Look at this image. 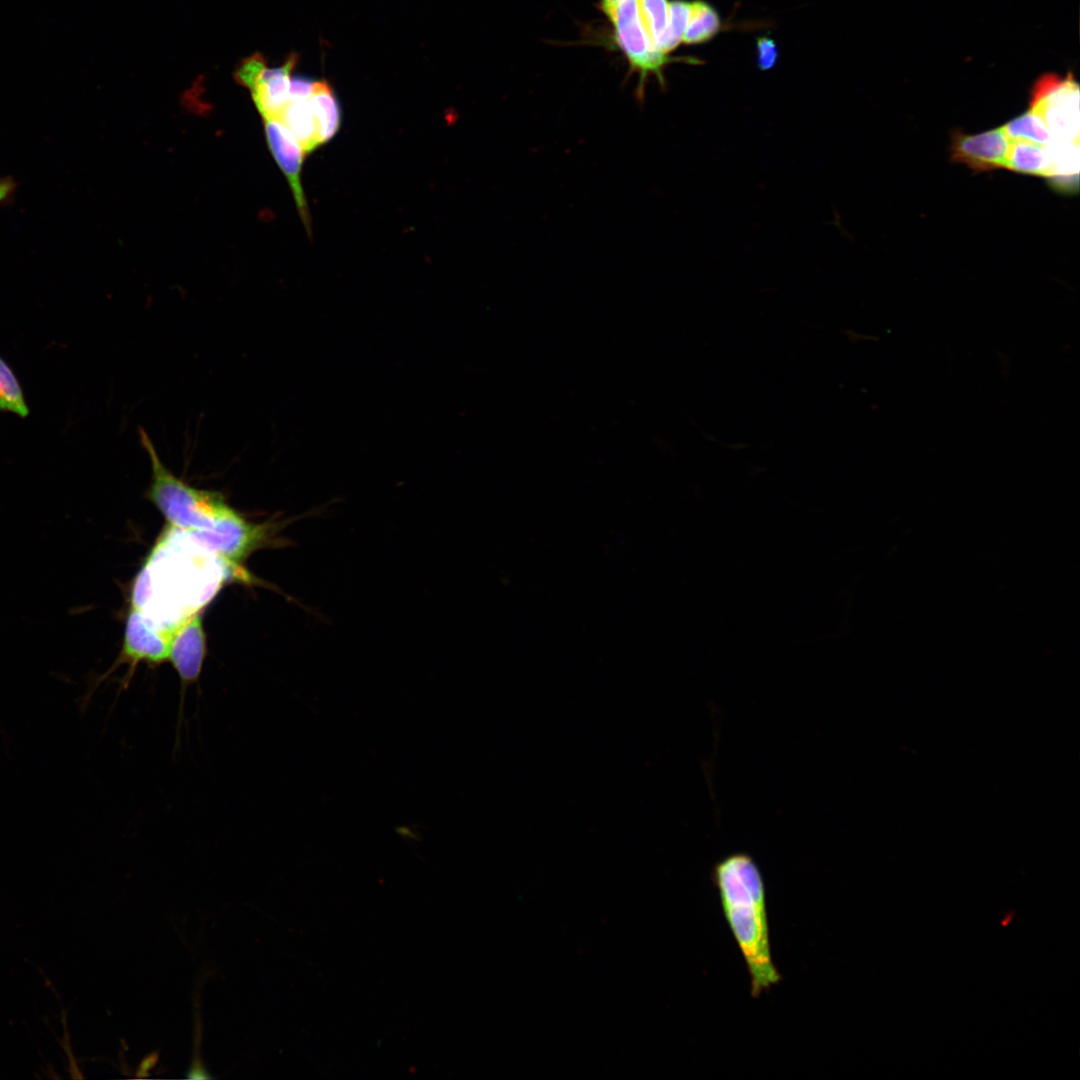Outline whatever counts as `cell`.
<instances>
[{
  "label": "cell",
  "mask_w": 1080,
  "mask_h": 1080,
  "mask_svg": "<svg viewBox=\"0 0 1080 1080\" xmlns=\"http://www.w3.org/2000/svg\"><path fill=\"white\" fill-rule=\"evenodd\" d=\"M721 909L745 961L751 995L759 997L781 981L771 954L765 885L754 858L734 852L712 868Z\"/></svg>",
  "instance_id": "6da1fadb"
},
{
  "label": "cell",
  "mask_w": 1080,
  "mask_h": 1080,
  "mask_svg": "<svg viewBox=\"0 0 1080 1080\" xmlns=\"http://www.w3.org/2000/svg\"><path fill=\"white\" fill-rule=\"evenodd\" d=\"M139 440L151 466L147 496L171 528L188 532L204 542L236 511L218 492L197 489L175 476L162 462L151 438L139 430Z\"/></svg>",
  "instance_id": "7a4b0ae2"
},
{
  "label": "cell",
  "mask_w": 1080,
  "mask_h": 1080,
  "mask_svg": "<svg viewBox=\"0 0 1080 1080\" xmlns=\"http://www.w3.org/2000/svg\"><path fill=\"white\" fill-rule=\"evenodd\" d=\"M608 20L614 27L617 46L624 53L632 72L639 74L637 97L644 96L646 78L654 75L661 86L665 85L664 67L672 61H697L694 58H671L655 48L649 41L641 24L636 0H620Z\"/></svg>",
  "instance_id": "3957f363"
},
{
  "label": "cell",
  "mask_w": 1080,
  "mask_h": 1080,
  "mask_svg": "<svg viewBox=\"0 0 1080 1080\" xmlns=\"http://www.w3.org/2000/svg\"><path fill=\"white\" fill-rule=\"evenodd\" d=\"M1030 109L1044 120L1053 142L1056 135L1061 142L1078 139L1079 86L1070 74L1041 77L1033 87Z\"/></svg>",
  "instance_id": "277c9868"
},
{
  "label": "cell",
  "mask_w": 1080,
  "mask_h": 1080,
  "mask_svg": "<svg viewBox=\"0 0 1080 1080\" xmlns=\"http://www.w3.org/2000/svg\"><path fill=\"white\" fill-rule=\"evenodd\" d=\"M172 635L157 628L145 614L136 607H131L125 625L124 641L120 657L111 669L99 678L81 700V706H86L98 685L119 665L130 664V674L136 665L141 662L160 664L168 660L169 645Z\"/></svg>",
  "instance_id": "5b68a950"
},
{
  "label": "cell",
  "mask_w": 1080,
  "mask_h": 1080,
  "mask_svg": "<svg viewBox=\"0 0 1080 1080\" xmlns=\"http://www.w3.org/2000/svg\"><path fill=\"white\" fill-rule=\"evenodd\" d=\"M206 652L202 618L196 613L174 631L169 645L168 660L176 670L181 682L177 718L178 729L182 721L186 690L188 686L199 680Z\"/></svg>",
  "instance_id": "8992f818"
},
{
  "label": "cell",
  "mask_w": 1080,
  "mask_h": 1080,
  "mask_svg": "<svg viewBox=\"0 0 1080 1080\" xmlns=\"http://www.w3.org/2000/svg\"><path fill=\"white\" fill-rule=\"evenodd\" d=\"M1010 140L1002 127L978 134L955 130L951 137V159L975 172L1005 168Z\"/></svg>",
  "instance_id": "52a82bcc"
},
{
  "label": "cell",
  "mask_w": 1080,
  "mask_h": 1080,
  "mask_svg": "<svg viewBox=\"0 0 1080 1080\" xmlns=\"http://www.w3.org/2000/svg\"><path fill=\"white\" fill-rule=\"evenodd\" d=\"M263 119L268 146L288 180L298 212L310 232V217L300 179L305 152L294 134L278 118Z\"/></svg>",
  "instance_id": "ba28073f"
},
{
  "label": "cell",
  "mask_w": 1080,
  "mask_h": 1080,
  "mask_svg": "<svg viewBox=\"0 0 1080 1080\" xmlns=\"http://www.w3.org/2000/svg\"><path fill=\"white\" fill-rule=\"evenodd\" d=\"M296 56H290L279 67L265 66L249 88L254 104L263 118H278L289 99L290 74Z\"/></svg>",
  "instance_id": "9c48e42d"
},
{
  "label": "cell",
  "mask_w": 1080,
  "mask_h": 1080,
  "mask_svg": "<svg viewBox=\"0 0 1080 1080\" xmlns=\"http://www.w3.org/2000/svg\"><path fill=\"white\" fill-rule=\"evenodd\" d=\"M309 104L315 124L316 143L319 147L338 132L341 124V110L332 88L326 81L315 82Z\"/></svg>",
  "instance_id": "30bf717a"
},
{
  "label": "cell",
  "mask_w": 1080,
  "mask_h": 1080,
  "mask_svg": "<svg viewBox=\"0 0 1080 1080\" xmlns=\"http://www.w3.org/2000/svg\"><path fill=\"white\" fill-rule=\"evenodd\" d=\"M1012 171L1027 175L1054 176V162L1048 145L1028 141H1010L1006 167Z\"/></svg>",
  "instance_id": "8fae6325"
},
{
  "label": "cell",
  "mask_w": 1080,
  "mask_h": 1080,
  "mask_svg": "<svg viewBox=\"0 0 1080 1080\" xmlns=\"http://www.w3.org/2000/svg\"><path fill=\"white\" fill-rule=\"evenodd\" d=\"M278 119L294 134L305 154L318 147L309 99L289 100Z\"/></svg>",
  "instance_id": "7c38bea8"
},
{
  "label": "cell",
  "mask_w": 1080,
  "mask_h": 1080,
  "mask_svg": "<svg viewBox=\"0 0 1080 1080\" xmlns=\"http://www.w3.org/2000/svg\"><path fill=\"white\" fill-rule=\"evenodd\" d=\"M721 20L718 12L702 0L692 1L691 14L682 42L701 44L711 40L720 30Z\"/></svg>",
  "instance_id": "4fadbf2b"
},
{
  "label": "cell",
  "mask_w": 1080,
  "mask_h": 1080,
  "mask_svg": "<svg viewBox=\"0 0 1080 1080\" xmlns=\"http://www.w3.org/2000/svg\"><path fill=\"white\" fill-rule=\"evenodd\" d=\"M0 412L26 418L30 411L21 383L12 367L0 356Z\"/></svg>",
  "instance_id": "5bb4252c"
},
{
  "label": "cell",
  "mask_w": 1080,
  "mask_h": 1080,
  "mask_svg": "<svg viewBox=\"0 0 1080 1080\" xmlns=\"http://www.w3.org/2000/svg\"><path fill=\"white\" fill-rule=\"evenodd\" d=\"M1010 141L1021 140L1041 145L1053 142L1044 120L1031 109L1002 126Z\"/></svg>",
  "instance_id": "9a60e30c"
},
{
  "label": "cell",
  "mask_w": 1080,
  "mask_h": 1080,
  "mask_svg": "<svg viewBox=\"0 0 1080 1080\" xmlns=\"http://www.w3.org/2000/svg\"><path fill=\"white\" fill-rule=\"evenodd\" d=\"M692 2L686 0H673L669 2V18L666 30L657 43V49L669 54L682 42L687 27Z\"/></svg>",
  "instance_id": "2e32d148"
},
{
  "label": "cell",
  "mask_w": 1080,
  "mask_h": 1080,
  "mask_svg": "<svg viewBox=\"0 0 1080 1080\" xmlns=\"http://www.w3.org/2000/svg\"><path fill=\"white\" fill-rule=\"evenodd\" d=\"M641 24L651 44L657 43L666 30L669 18L668 0H636Z\"/></svg>",
  "instance_id": "e0dca14e"
},
{
  "label": "cell",
  "mask_w": 1080,
  "mask_h": 1080,
  "mask_svg": "<svg viewBox=\"0 0 1080 1080\" xmlns=\"http://www.w3.org/2000/svg\"><path fill=\"white\" fill-rule=\"evenodd\" d=\"M266 66L261 55H253L244 59L235 71V79L243 86L250 88L261 70Z\"/></svg>",
  "instance_id": "ac0fdd59"
},
{
  "label": "cell",
  "mask_w": 1080,
  "mask_h": 1080,
  "mask_svg": "<svg viewBox=\"0 0 1080 1080\" xmlns=\"http://www.w3.org/2000/svg\"><path fill=\"white\" fill-rule=\"evenodd\" d=\"M757 65L760 70L766 71L775 66L778 59V48L776 42L768 37L762 36L757 38Z\"/></svg>",
  "instance_id": "d6986e66"
},
{
  "label": "cell",
  "mask_w": 1080,
  "mask_h": 1080,
  "mask_svg": "<svg viewBox=\"0 0 1080 1080\" xmlns=\"http://www.w3.org/2000/svg\"><path fill=\"white\" fill-rule=\"evenodd\" d=\"M315 82L304 77H290L289 100H307L314 89Z\"/></svg>",
  "instance_id": "ffe728a7"
},
{
  "label": "cell",
  "mask_w": 1080,
  "mask_h": 1080,
  "mask_svg": "<svg viewBox=\"0 0 1080 1080\" xmlns=\"http://www.w3.org/2000/svg\"><path fill=\"white\" fill-rule=\"evenodd\" d=\"M16 183L11 177L0 178V203L7 199L15 190Z\"/></svg>",
  "instance_id": "44dd1931"
},
{
  "label": "cell",
  "mask_w": 1080,
  "mask_h": 1080,
  "mask_svg": "<svg viewBox=\"0 0 1080 1080\" xmlns=\"http://www.w3.org/2000/svg\"><path fill=\"white\" fill-rule=\"evenodd\" d=\"M620 0H600L599 8L608 18Z\"/></svg>",
  "instance_id": "7402d4cb"
}]
</instances>
